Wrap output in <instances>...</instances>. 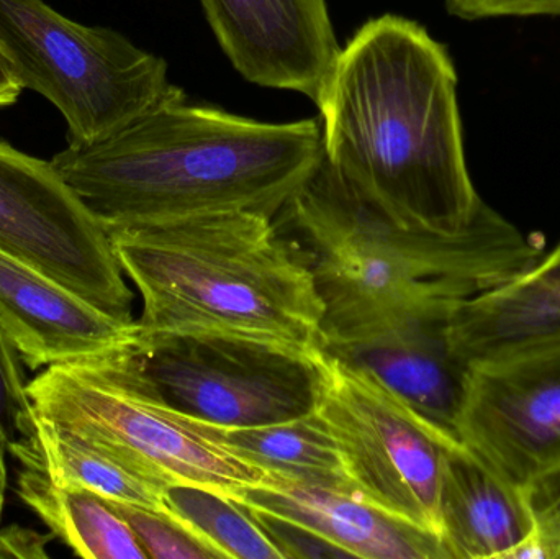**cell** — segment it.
Returning <instances> with one entry per match:
<instances>
[{"label":"cell","mask_w":560,"mask_h":559,"mask_svg":"<svg viewBox=\"0 0 560 559\" xmlns=\"http://www.w3.org/2000/svg\"><path fill=\"white\" fill-rule=\"evenodd\" d=\"M151 559H225L192 528L167 514L137 505L115 504Z\"/></svg>","instance_id":"cell-21"},{"label":"cell","mask_w":560,"mask_h":559,"mask_svg":"<svg viewBox=\"0 0 560 559\" xmlns=\"http://www.w3.org/2000/svg\"><path fill=\"white\" fill-rule=\"evenodd\" d=\"M55 535L38 534L33 528L22 525H9L0 528V559H48L49 541Z\"/></svg>","instance_id":"cell-26"},{"label":"cell","mask_w":560,"mask_h":559,"mask_svg":"<svg viewBox=\"0 0 560 559\" xmlns=\"http://www.w3.org/2000/svg\"><path fill=\"white\" fill-rule=\"evenodd\" d=\"M453 340L469 364L560 347V243L516 278L459 301Z\"/></svg>","instance_id":"cell-15"},{"label":"cell","mask_w":560,"mask_h":559,"mask_svg":"<svg viewBox=\"0 0 560 559\" xmlns=\"http://www.w3.org/2000/svg\"><path fill=\"white\" fill-rule=\"evenodd\" d=\"M0 51L23 89L61 112L74 144L115 133L170 88L163 58L115 30L72 22L43 0H0Z\"/></svg>","instance_id":"cell-6"},{"label":"cell","mask_w":560,"mask_h":559,"mask_svg":"<svg viewBox=\"0 0 560 559\" xmlns=\"http://www.w3.org/2000/svg\"><path fill=\"white\" fill-rule=\"evenodd\" d=\"M243 508L265 532L272 545L278 548L283 559L351 558L348 551L299 522L280 517L271 512L248 508V505H243Z\"/></svg>","instance_id":"cell-24"},{"label":"cell","mask_w":560,"mask_h":559,"mask_svg":"<svg viewBox=\"0 0 560 559\" xmlns=\"http://www.w3.org/2000/svg\"><path fill=\"white\" fill-rule=\"evenodd\" d=\"M23 468L58 485L81 486L105 501L167 512L164 488L58 423L36 416L28 435L9 445Z\"/></svg>","instance_id":"cell-17"},{"label":"cell","mask_w":560,"mask_h":559,"mask_svg":"<svg viewBox=\"0 0 560 559\" xmlns=\"http://www.w3.org/2000/svg\"><path fill=\"white\" fill-rule=\"evenodd\" d=\"M236 71L318 102L339 48L326 0H200Z\"/></svg>","instance_id":"cell-12"},{"label":"cell","mask_w":560,"mask_h":559,"mask_svg":"<svg viewBox=\"0 0 560 559\" xmlns=\"http://www.w3.org/2000/svg\"><path fill=\"white\" fill-rule=\"evenodd\" d=\"M459 301L421 295L325 311L318 350L371 374L428 426L459 442L472 370L453 340Z\"/></svg>","instance_id":"cell-9"},{"label":"cell","mask_w":560,"mask_h":559,"mask_svg":"<svg viewBox=\"0 0 560 559\" xmlns=\"http://www.w3.org/2000/svg\"><path fill=\"white\" fill-rule=\"evenodd\" d=\"M9 452L5 439L0 433V522H2L3 505H5L7 481H9V473H7L5 453Z\"/></svg>","instance_id":"cell-28"},{"label":"cell","mask_w":560,"mask_h":559,"mask_svg":"<svg viewBox=\"0 0 560 559\" xmlns=\"http://www.w3.org/2000/svg\"><path fill=\"white\" fill-rule=\"evenodd\" d=\"M25 364L9 335L0 327V433L7 445L35 427V412L26 394Z\"/></svg>","instance_id":"cell-23"},{"label":"cell","mask_w":560,"mask_h":559,"mask_svg":"<svg viewBox=\"0 0 560 559\" xmlns=\"http://www.w3.org/2000/svg\"><path fill=\"white\" fill-rule=\"evenodd\" d=\"M447 12L464 20L502 16H560V0H446Z\"/></svg>","instance_id":"cell-25"},{"label":"cell","mask_w":560,"mask_h":559,"mask_svg":"<svg viewBox=\"0 0 560 559\" xmlns=\"http://www.w3.org/2000/svg\"><path fill=\"white\" fill-rule=\"evenodd\" d=\"M438 514L451 559H510L533 528L525 492L460 442L444 456Z\"/></svg>","instance_id":"cell-16"},{"label":"cell","mask_w":560,"mask_h":559,"mask_svg":"<svg viewBox=\"0 0 560 559\" xmlns=\"http://www.w3.org/2000/svg\"><path fill=\"white\" fill-rule=\"evenodd\" d=\"M220 430L236 452L278 478L354 488L338 445L316 410L272 426Z\"/></svg>","instance_id":"cell-19"},{"label":"cell","mask_w":560,"mask_h":559,"mask_svg":"<svg viewBox=\"0 0 560 559\" xmlns=\"http://www.w3.org/2000/svg\"><path fill=\"white\" fill-rule=\"evenodd\" d=\"M164 502L171 515L192 528L225 559H283L243 505L222 491L170 485Z\"/></svg>","instance_id":"cell-20"},{"label":"cell","mask_w":560,"mask_h":559,"mask_svg":"<svg viewBox=\"0 0 560 559\" xmlns=\"http://www.w3.org/2000/svg\"><path fill=\"white\" fill-rule=\"evenodd\" d=\"M135 366L174 409L222 429H255L315 412L322 353L215 331H143Z\"/></svg>","instance_id":"cell-7"},{"label":"cell","mask_w":560,"mask_h":559,"mask_svg":"<svg viewBox=\"0 0 560 559\" xmlns=\"http://www.w3.org/2000/svg\"><path fill=\"white\" fill-rule=\"evenodd\" d=\"M316 105L326 163L392 219L459 233L486 212L464 153L456 68L420 23L369 20L339 51Z\"/></svg>","instance_id":"cell-1"},{"label":"cell","mask_w":560,"mask_h":559,"mask_svg":"<svg viewBox=\"0 0 560 559\" xmlns=\"http://www.w3.org/2000/svg\"><path fill=\"white\" fill-rule=\"evenodd\" d=\"M533 528L510 559H560V471L523 489Z\"/></svg>","instance_id":"cell-22"},{"label":"cell","mask_w":560,"mask_h":559,"mask_svg":"<svg viewBox=\"0 0 560 559\" xmlns=\"http://www.w3.org/2000/svg\"><path fill=\"white\" fill-rule=\"evenodd\" d=\"M16 494L75 557L148 559L114 505L89 489L58 485L35 469L23 468L16 478Z\"/></svg>","instance_id":"cell-18"},{"label":"cell","mask_w":560,"mask_h":559,"mask_svg":"<svg viewBox=\"0 0 560 559\" xmlns=\"http://www.w3.org/2000/svg\"><path fill=\"white\" fill-rule=\"evenodd\" d=\"M325 156L316 120L268 124L163 97L94 143H69L51 160L105 230L245 212L276 217Z\"/></svg>","instance_id":"cell-2"},{"label":"cell","mask_w":560,"mask_h":559,"mask_svg":"<svg viewBox=\"0 0 560 559\" xmlns=\"http://www.w3.org/2000/svg\"><path fill=\"white\" fill-rule=\"evenodd\" d=\"M143 331H215L318 350L325 302L299 249L258 212L107 230Z\"/></svg>","instance_id":"cell-3"},{"label":"cell","mask_w":560,"mask_h":559,"mask_svg":"<svg viewBox=\"0 0 560 559\" xmlns=\"http://www.w3.org/2000/svg\"><path fill=\"white\" fill-rule=\"evenodd\" d=\"M0 248L101 311L133 322L110 236L52 166L0 141Z\"/></svg>","instance_id":"cell-10"},{"label":"cell","mask_w":560,"mask_h":559,"mask_svg":"<svg viewBox=\"0 0 560 559\" xmlns=\"http://www.w3.org/2000/svg\"><path fill=\"white\" fill-rule=\"evenodd\" d=\"M225 494L238 504L312 528L351 558L451 559L440 535L375 508L354 488L278 478L272 488Z\"/></svg>","instance_id":"cell-14"},{"label":"cell","mask_w":560,"mask_h":559,"mask_svg":"<svg viewBox=\"0 0 560 559\" xmlns=\"http://www.w3.org/2000/svg\"><path fill=\"white\" fill-rule=\"evenodd\" d=\"M130 347L38 371L26 383L35 416L78 433L161 488L276 486L278 478L230 446L220 427L161 399L135 366Z\"/></svg>","instance_id":"cell-5"},{"label":"cell","mask_w":560,"mask_h":559,"mask_svg":"<svg viewBox=\"0 0 560 559\" xmlns=\"http://www.w3.org/2000/svg\"><path fill=\"white\" fill-rule=\"evenodd\" d=\"M0 327L30 371L120 350L138 331L137 321L101 311L2 248Z\"/></svg>","instance_id":"cell-13"},{"label":"cell","mask_w":560,"mask_h":559,"mask_svg":"<svg viewBox=\"0 0 560 559\" xmlns=\"http://www.w3.org/2000/svg\"><path fill=\"white\" fill-rule=\"evenodd\" d=\"M22 91L23 88L20 85V82L16 81L9 61H7L5 56L0 51V108L15 104Z\"/></svg>","instance_id":"cell-27"},{"label":"cell","mask_w":560,"mask_h":559,"mask_svg":"<svg viewBox=\"0 0 560 559\" xmlns=\"http://www.w3.org/2000/svg\"><path fill=\"white\" fill-rule=\"evenodd\" d=\"M322 368L315 410L359 494L387 514L440 535L444 456L456 440L428 426L365 371L323 353Z\"/></svg>","instance_id":"cell-8"},{"label":"cell","mask_w":560,"mask_h":559,"mask_svg":"<svg viewBox=\"0 0 560 559\" xmlns=\"http://www.w3.org/2000/svg\"><path fill=\"white\" fill-rule=\"evenodd\" d=\"M275 222L312 269L325 311L421 295L472 298L541 258V245L492 207L459 233L404 225L355 194L325 156Z\"/></svg>","instance_id":"cell-4"},{"label":"cell","mask_w":560,"mask_h":559,"mask_svg":"<svg viewBox=\"0 0 560 559\" xmlns=\"http://www.w3.org/2000/svg\"><path fill=\"white\" fill-rule=\"evenodd\" d=\"M457 439L525 489L560 471V347L472 364Z\"/></svg>","instance_id":"cell-11"}]
</instances>
